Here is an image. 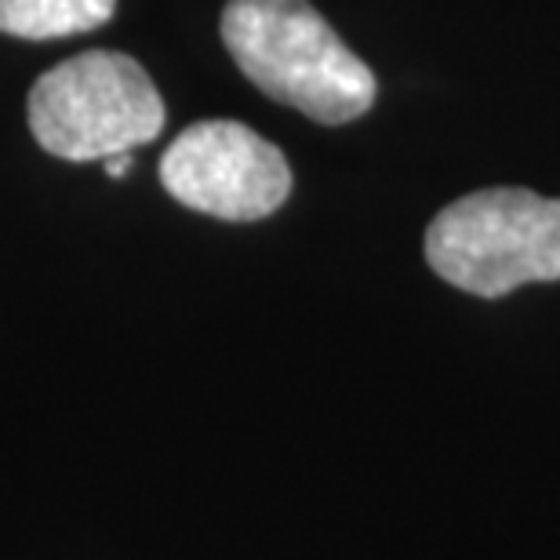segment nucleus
Instances as JSON below:
<instances>
[{
  "label": "nucleus",
  "instance_id": "f257e3e1",
  "mask_svg": "<svg viewBox=\"0 0 560 560\" xmlns=\"http://www.w3.org/2000/svg\"><path fill=\"white\" fill-rule=\"evenodd\" d=\"M222 40L262 95L317 125H346L375 103V73L310 0H230Z\"/></svg>",
  "mask_w": 560,
  "mask_h": 560
},
{
  "label": "nucleus",
  "instance_id": "f03ea898",
  "mask_svg": "<svg viewBox=\"0 0 560 560\" xmlns=\"http://www.w3.org/2000/svg\"><path fill=\"white\" fill-rule=\"evenodd\" d=\"M425 262L480 299L560 280V197L510 186L458 197L425 230Z\"/></svg>",
  "mask_w": 560,
  "mask_h": 560
},
{
  "label": "nucleus",
  "instance_id": "7ed1b4c3",
  "mask_svg": "<svg viewBox=\"0 0 560 560\" xmlns=\"http://www.w3.org/2000/svg\"><path fill=\"white\" fill-rule=\"evenodd\" d=\"M30 131L59 161H106L164 131V98L125 51H81L37 77L26 98Z\"/></svg>",
  "mask_w": 560,
  "mask_h": 560
},
{
  "label": "nucleus",
  "instance_id": "20e7f679",
  "mask_svg": "<svg viewBox=\"0 0 560 560\" xmlns=\"http://www.w3.org/2000/svg\"><path fill=\"white\" fill-rule=\"evenodd\" d=\"M161 183L200 215L255 222L288 200L291 167L270 139L241 120H197L164 150Z\"/></svg>",
  "mask_w": 560,
  "mask_h": 560
},
{
  "label": "nucleus",
  "instance_id": "39448f33",
  "mask_svg": "<svg viewBox=\"0 0 560 560\" xmlns=\"http://www.w3.org/2000/svg\"><path fill=\"white\" fill-rule=\"evenodd\" d=\"M117 0H0V33L22 40H55L106 26Z\"/></svg>",
  "mask_w": 560,
  "mask_h": 560
},
{
  "label": "nucleus",
  "instance_id": "423d86ee",
  "mask_svg": "<svg viewBox=\"0 0 560 560\" xmlns=\"http://www.w3.org/2000/svg\"><path fill=\"white\" fill-rule=\"evenodd\" d=\"M128 172H131V153L106 156V175H109V178H125Z\"/></svg>",
  "mask_w": 560,
  "mask_h": 560
}]
</instances>
